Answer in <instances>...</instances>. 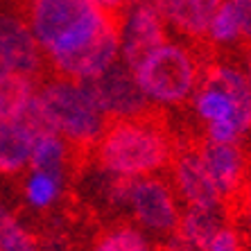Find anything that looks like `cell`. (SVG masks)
Returning <instances> with one entry per match:
<instances>
[{"label":"cell","mask_w":251,"mask_h":251,"mask_svg":"<svg viewBox=\"0 0 251 251\" xmlns=\"http://www.w3.org/2000/svg\"><path fill=\"white\" fill-rule=\"evenodd\" d=\"M175 138L158 111L131 120H113L91 147L95 170L120 179L163 175L175 154Z\"/></svg>","instance_id":"cell-2"},{"label":"cell","mask_w":251,"mask_h":251,"mask_svg":"<svg viewBox=\"0 0 251 251\" xmlns=\"http://www.w3.org/2000/svg\"><path fill=\"white\" fill-rule=\"evenodd\" d=\"M181 208L183 206L168 176L152 175L129 181L125 213L129 215V222L143 228L147 235L165 240L175 235Z\"/></svg>","instance_id":"cell-6"},{"label":"cell","mask_w":251,"mask_h":251,"mask_svg":"<svg viewBox=\"0 0 251 251\" xmlns=\"http://www.w3.org/2000/svg\"><path fill=\"white\" fill-rule=\"evenodd\" d=\"M73 156H75V150L61 136H57L54 131H41V134H34V140H32L27 170H41V172L66 176Z\"/></svg>","instance_id":"cell-16"},{"label":"cell","mask_w":251,"mask_h":251,"mask_svg":"<svg viewBox=\"0 0 251 251\" xmlns=\"http://www.w3.org/2000/svg\"><path fill=\"white\" fill-rule=\"evenodd\" d=\"M197 150L213 186L217 188L222 201L231 210L242 190L251 161L247 145L245 143H213V140L201 138L197 143Z\"/></svg>","instance_id":"cell-10"},{"label":"cell","mask_w":251,"mask_h":251,"mask_svg":"<svg viewBox=\"0 0 251 251\" xmlns=\"http://www.w3.org/2000/svg\"><path fill=\"white\" fill-rule=\"evenodd\" d=\"M204 46L208 50H215V52L242 50V32H240L238 14L228 0H224L210 18L204 34Z\"/></svg>","instance_id":"cell-17"},{"label":"cell","mask_w":251,"mask_h":251,"mask_svg":"<svg viewBox=\"0 0 251 251\" xmlns=\"http://www.w3.org/2000/svg\"><path fill=\"white\" fill-rule=\"evenodd\" d=\"M190 111L213 143H245L251 136V93L245 70L233 59H213L190 98Z\"/></svg>","instance_id":"cell-3"},{"label":"cell","mask_w":251,"mask_h":251,"mask_svg":"<svg viewBox=\"0 0 251 251\" xmlns=\"http://www.w3.org/2000/svg\"><path fill=\"white\" fill-rule=\"evenodd\" d=\"M36 84L14 73H0V118L18 120L34 100Z\"/></svg>","instance_id":"cell-18"},{"label":"cell","mask_w":251,"mask_h":251,"mask_svg":"<svg viewBox=\"0 0 251 251\" xmlns=\"http://www.w3.org/2000/svg\"><path fill=\"white\" fill-rule=\"evenodd\" d=\"M245 57H242V70H245V77H247V84H249V93H251V50H242Z\"/></svg>","instance_id":"cell-25"},{"label":"cell","mask_w":251,"mask_h":251,"mask_svg":"<svg viewBox=\"0 0 251 251\" xmlns=\"http://www.w3.org/2000/svg\"><path fill=\"white\" fill-rule=\"evenodd\" d=\"M86 84L109 123L143 118L156 111L138 88L131 68L125 66L123 61H116L111 68H106L102 75Z\"/></svg>","instance_id":"cell-8"},{"label":"cell","mask_w":251,"mask_h":251,"mask_svg":"<svg viewBox=\"0 0 251 251\" xmlns=\"http://www.w3.org/2000/svg\"><path fill=\"white\" fill-rule=\"evenodd\" d=\"M158 251H190L186 245H183L181 240H176L175 235H170L168 240H165L163 247H158Z\"/></svg>","instance_id":"cell-24"},{"label":"cell","mask_w":251,"mask_h":251,"mask_svg":"<svg viewBox=\"0 0 251 251\" xmlns=\"http://www.w3.org/2000/svg\"><path fill=\"white\" fill-rule=\"evenodd\" d=\"M168 181L172 183L181 206H226L201 163L197 145L175 147L168 165Z\"/></svg>","instance_id":"cell-11"},{"label":"cell","mask_w":251,"mask_h":251,"mask_svg":"<svg viewBox=\"0 0 251 251\" xmlns=\"http://www.w3.org/2000/svg\"><path fill=\"white\" fill-rule=\"evenodd\" d=\"M14 9L25 18L50 75L91 82L120 61L118 18L93 0H21Z\"/></svg>","instance_id":"cell-1"},{"label":"cell","mask_w":251,"mask_h":251,"mask_svg":"<svg viewBox=\"0 0 251 251\" xmlns=\"http://www.w3.org/2000/svg\"><path fill=\"white\" fill-rule=\"evenodd\" d=\"M36 104L48 127L73 150H91L109 125L86 82L46 75L36 84Z\"/></svg>","instance_id":"cell-5"},{"label":"cell","mask_w":251,"mask_h":251,"mask_svg":"<svg viewBox=\"0 0 251 251\" xmlns=\"http://www.w3.org/2000/svg\"><path fill=\"white\" fill-rule=\"evenodd\" d=\"M120 61L134 68L147 52L170 39V29L150 0H129L118 16Z\"/></svg>","instance_id":"cell-9"},{"label":"cell","mask_w":251,"mask_h":251,"mask_svg":"<svg viewBox=\"0 0 251 251\" xmlns=\"http://www.w3.org/2000/svg\"><path fill=\"white\" fill-rule=\"evenodd\" d=\"M95 5L102 9V12H106V14H111V16H120V12L125 9V5H127L129 0H93Z\"/></svg>","instance_id":"cell-23"},{"label":"cell","mask_w":251,"mask_h":251,"mask_svg":"<svg viewBox=\"0 0 251 251\" xmlns=\"http://www.w3.org/2000/svg\"><path fill=\"white\" fill-rule=\"evenodd\" d=\"M64 186L66 176L41 172V170H29L23 181V197L34 210H48L61 199Z\"/></svg>","instance_id":"cell-19"},{"label":"cell","mask_w":251,"mask_h":251,"mask_svg":"<svg viewBox=\"0 0 251 251\" xmlns=\"http://www.w3.org/2000/svg\"><path fill=\"white\" fill-rule=\"evenodd\" d=\"M238 14L240 32H242V50H251V0H228Z\"/></svg>","instance_id":"cell-22"},{"label":"cell","mask_w":251,"mask_h":251,"mask_svg":"<svg viewBox=\"0 0 251 251\" xmlns=\"http://www.w3.org/2000/svg\"><path fill=\"white\" fill-rule=\"evenodd\" d=\"M206 64L208 61L201 57V46L183 39H168L140 59L131 73L147 102L161 111L190 102L201 82Z\"/></svg>","instance_id":"cell-4"},{"label":"cell","mask_w":251,"mask_h":251,"mask_svg":"<svg viewBox=\"0 0 251 251\" xmlns=\"http://www.w3.org/2000/svg\"><path fill=\"white\" fill-rule=\"evenodd\" d=\"M170 32L188 43H204V34L213 14L224 0H150Z\"/></svg>","instance_id":"cell-12"},{"label":"cell","mask_w":251,"mask_h":251,"mask_svg":"<svg viewBox=\"0 0 251 251\" xmlns=\"http://www.w3.org/2000/svg\"><path fill=\"white\" fill-rule=\"evenodd\" d=\"M247 251H251V242H247Z\"/></svg>","instance_id":"cell-26"},{"label":"cell","mask_w":251,"mask_h":251,"mask_svg":"<svg viewBox=\"0 0 251 251\" xmlns=\"http://www.w3.org/2000/svg\"><path fill=\"white\" fill-rule=\"evenodd\" d=\"M206 251H247V240L238 228V224L228 222L220 228V233L213 238Z\"/></svg>","instance_id":"cell-21"},{"label":"cell","mask_w":251,"mask_h":251,"mask_svg":"<svg viewBox=\"0 0 251 251\" xmlns=\"http://www.w3.org/2000/svg\"><path fill=\"white\" fill-rule=\"evenodd\" d=\"M88 251H158L152 235H147L129 220L111 222L93 238Z\"/></svg>","instance_id":"cell-15"},{"label":"cell","mask_w":251,"mask_h":251,"mask_svg":"<svg viewBox=\"0 0 251 251\" xmlns=\"http://www.w3.org/2000/svg\"><path fill=\"white\" fill-rule=\"evenodd\" d=\"M0 251H43L41 242L0 199Z\"/></svg>","instance_id":"cell-20"},{"label":"cell","mask_w":251,"mask_h":251,"mask_svg":"<svg viewBox=\"0 0 251 251\" xmlns=\"http://www.w3.org/2000/svg\"><path fill=\"white\" fill-rule=\"evenodd\" d=\"M228 213L226 206H183L175 238L190 251H206L220 228L228 224Z\"/></svg>","instance_id":"cell-13"},{"label":"cell","mask_w":251,"mask_h":251,"mask_svg":"<svg viewBox=\"0 0 251 251\" xmlns=\"http://www.w3.org/2000/svg\"><path fill=\"white\" fill-rule=\"evenodd\" d=\"M34 136L12 118H0V176H18L29 168Z\"/></svg>","instance_id":"cell-14"},{"label":"cell","mask_w":251,"mask_h":251,"mask_svg":"<svg viewBox=\"0 0 251 251\" xmlns=\"http://www.w3.org/2000/svg\"><path fill=\"white\" fill-rule=\"evenodd\" d=\"M0 73L27 77L34 84L50 75L41 48L16 9H0Z\"/></svg>","instance_id":"cell-7"}]
</instances>
